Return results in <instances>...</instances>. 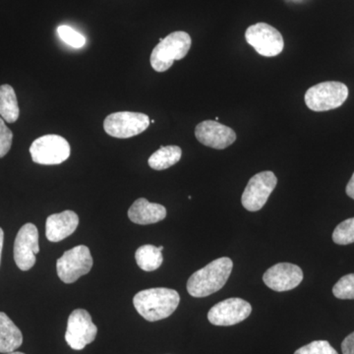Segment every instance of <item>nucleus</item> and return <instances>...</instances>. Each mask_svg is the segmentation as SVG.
Masks as SVG:
<instances>
[{"mask_svg":"<svg viewBox=\"0 0 354 354\" xmlns=\"http://www.w3.org/2000/svg\"><path fill=\"white\" fill-rule=\"evenodd\" d=\"M346 194L348 195V197H351V199L354 200V172L353 176H351V180L348 185H346Z\"/></svg>","mask_w":354,"mask_h":354,"instance_id":"obj_27","label":"nucleus"},{"mask_svg":"<svg viewBox=\"0 0 354 354\" xmlns=\"http://www.w3.org/2000/svg\"><path fill=\"white\" fill-rule=\"evenodd\" d=\"M92 267V255L90 249L85 245L70 249L57 262L58 277L65 283H75L77 279L87 274Z\"/></svg>","mask_w":354,"mask_h":354,"instance_id":"obj_7","label":"nucleus"},{"mask_svg":"<svg viewBox=\"0 0 354 354\" xmlns=\"http://www.w3.org/2000/svg\"><path fill=\"white\" fill-rule=\"evenodd\" d=\"M183 150L178 146L160 147L148 160V164L155 171H164L180 160Z\"/></svg>","mask_w":354,"mask_h":354,"instance_id":"obj_20","label":"nucleus"},{"mask_svg":"<svg viewBox=\"0 0 354 354\" xmlns=\"http://www.w3.org/2000/svg\"><path fill=\"white\" fill-rule=\"evenodd\" d=\"M23 344L19 328L3 312H0V353H10Z\"/></svg>","mask_w":354,"mask_h":354,"instance_id":"obj_17","label":"nucleus"},{"mask_svg":"<svg viewBox=\"0 0 354 354\" xmlns=\"http://www.w3.org/2000/svg\"><path fill=\"white\" fill-rule=\"evenodd\" d=\"M348 97V86L335 81H328L308 88L305 94V104L311 111L321 113L339 108Z\"/></svg>","mask_w":354,"mask_h":354,"instance_id":"obj_4","label":"nucleus"},{"mask_svg":"<svg viewBox=\"0 0 354 354\" xmlns=\"http://www.w3.org/2000/svg\"><path fill=\"white\" fill-rule=\"evenodd\" d=\"M342 354H354V332L348 335L342 344Z\"/></svg>","mask_w":354,"mask_h":354,"instance_id":"obj_26","label":"nucleus"},{"mask_svg":"<svg viewBox=\"0 0 354 354\" xmlns=\"http://www.w3.org/2000/svg\"><path fill=\"white\" fill-rule=\"evenodd\" d=\"M39 252V232L34 223H26L20 228L14 242V260L21 271H29L36 264Z\"/></svg>","mask_w":354,"mask_h":354,"instance_id":"obj_11","label":"nucleus"},{"mask_svg":"<svg viewBox=\"0 0 354 354\" xmlns=\"http://www.w3.org/2000/svg\"><path fill=\"white\" fill-rule=\"evenodd\" d=\"M234 268L232 259L221 257L198 270L187 281L191 297H207L221 290L230 279Z\"/></svg>","mask_w":354,"mask_h":354,"instance_id":"obj_2","label":"nucleus"},{"mask_svg":"<svg viewBox=\"0 0 354 354\" xmlns=\"http://www.w3.org/2000/svg\"><path fill=\"white\" fill-rule=\"evenodd\" d=\"M179 302L178 292L165 288L142 290L133 298L137 312L149 322L169 318L178 307Z\"/></svg>","mask_w":354,"mask_h":354,"instance_id":"obj_1","label":"nucleus"},{"mask_svg":"<svg viewBox=\"0 0 354 354\" xmlns=\"http://www.w3.org/2000/svg\"><path fill=\"white\" fill-rule=\"evenodd\" d=\"M150 123V118L145 113L118 111L106 116L104 129L114 138L127 139L145 131Z\"/></svg>","mask_w":354,"mask_h":354,"instance_id":"obj_6","label":"nucleus"},{"mask_svg":"<svg viewBox=\"0 0 354 354\" xmlns=\"http://www.w3.org/2000/svg\"><path fill=\"white\" fill-rule=\"evenodd\" d=\"M20 115L15 91L10 85L0 86V116L7 123H14Z\"/></svg>","mask_w":354,"mask_h":354,"instance_id":"obj_19","label":"nucleus"},{"mask_svg":"<svg viewBox=\"0 0 354 354\" xmlns=\"http://www.w3.org/2000/svg\"><path fill=\"white\" fill-rule=\"evenodd\" d=\"M167 209L162 205L151 203L145 198H139L133 203L128 211V218L137 225H152L164 220Z\"/></svg>","mask_w":354,"mask_h":354,"instance_id":"obj_16","label":"nucleus"},{"mask_svg":"<svg viewBox=\"0 0 354 354\" xmlns=\"http://www.w3.org/2000/svg\"><path fill=\"white\" fill-rule=\"evenodd\" d=\"M278 178L272 171H262L251 177L241 197L242 206L249 212L260 211L276 188Z\"/></svg>","mask_w":354,"mask_h":354,"instance_id":"obj_10","label":"nucleus"},{"mask_svg":"<svg viewBox=\"0 0 354 354\" xmlns=\"http://www.w3.org/2000/svg\"><path fill=\"white\" fill-rule=\"evenodd\" d=\"M97 334V326L85 309H76L69 315L65 341L72 349L82 351L95 341Z\"/></svg>","mask_w":354,"mask_h":354,"instance_id":"obj_9","label":"nucleus"},{"mask_svg":"<svg viewBox=\"0 0 354 354\" xmlns=\"http://www.w3.org/2000/svg\"><path fill=\"white\" fill-rule=\"evenodd\" d=\"M79 225L75 212L64 211L46 218V235L50 242H59L73 234Z\"/></svg>","mask_w":354,"mask_h":354,"instance_id":"obj_15","label":"nucleus"},{"mask_svg":"<svg viewBox=\"0 0 354 354\" xmlns=\"http://www.w3.org/2000/svg\"><path fill=\"white\" fill-rule=\"evenodd\" d=\"M195 136L203 145L216 150H225L236 141L234 130L216 120L199 123L195 128Z\"/></svg>","mask_w":354,"mask_h":354,"instance_id":"obj_14","label":"nucleus"},{"mask_svg":"<svg viewBox=\"0 0 354 354\" xmlns=\"http://www.w3.org/2000/svg\"><path fill=\"white\" fill-rule=\"evenodd\" d=\"M304 281V272L291 263H279L266 271L263 281L268 288L278 292L297 288Z\"/></svg>","mask_w":354,"mask_h":354,"instance_id":"obj_13","label":"nucleus"},{"mask_svg":"<svg viewBox=\"0 0 354 354\" xmlns=\"http://www.w3.org/2000/svg\"><path fill=\"white\" fill-rule=\"evenodd\" d=\"M13 133L0 116V158L6 157L12 146Z\"/></svg>","mask_w":354,"mask_h":354,"instance_id":"obj_25","label":"nucleus"},{"mask_svg":"<svg viewBox=\"0 0 354 354\" xmlns=\"http://www.w3.org/2000/svg\"><path fill=\"white\" fill-rule=\"evenodd\" d=\"M58 36L65 44L73 46L75 48H80L85 46L86 39L80 32L68 27V26H59L57 29Z\"/></svg>","mask_w":354,"mask_h":354,"instance_id":"obj_23","label":"nucleus"},{"mask_svg":"<svg viewBox=\"0 0 354 354\" xmlns=\"http://www.w3.org/2000/svg\"><path fill=\"white\" fill-rule=\"evenodd\" d=\"M295 354H339L330 342L327 341H314L302 346Z\"/></svg>","mask_w":354,"mask_h":354,"instance_id":"obj_24","label":"nucleus"},{"mask_svg":"<svg viewBox=\"0 0 354 354\" xmlns=\"http://www.w3.org/2000/svg\"><path fill=\"white\" fill-rule=\"evenodd\" d=\"M162 250H164V246L157 247L151 244L140 247L135 253L137 265L143 271H156L164 262Z\"/></svg>","mask_w":354,"mask_h":354,"instance_id":"obj_18","label":"nucleus"},{"mask_svg":"<svg viewBox=\"0 0 354 354\" xmlns=\"http://www.w3.org/2000/svg\"><path fill=\"white\" fill-rule=\"evenodd\" d=\"M6 354H25V353H18V351H13V353H6Z\"/></svg>","mask_w":354,"mask_h":354,"instance_id":"obj_29","label":"nucleus"},{"mask_svg":"<svg viewBox=\"0 0 354 354\" xmlns=\"http://www.w3.org/2000/svg\"><path fill=\"white\" fill-rule=\"evenodd\" d=\"M333 241L339 245L354 243V218L342 221L335 228Z\"/></svg>","mask_w":354,"mask_h":354,"instance_id":"obj_21","label":"nucleus"},{"mask_svg":"<svg viewBox=\"0 0 354 354\" xmlns=\"http://www.w3.org/2000/svg\"><path fill=\"white\" fill-rule=\"evenodd\" d=\"M32 162L44 165H60L70 157L68 141L59 135L48 134L35 140L30 147Z\"/></svg>","mask_w":354,"mask_h":354,"instance_id":"obj_5","label":"nucleus"},{"mask_svg":"<svg viewBox=\"0 0 354 354\" xmlns=\"http://www.w3.org/2000/svg\"><path fill=\"white\" fill-rule=\"evenodd\" d=\"M333 293L339 299H354V274L342 277L333 288Z\"/></svg>","mask_w":354,"mask_h":354,"instance_id":"obj_22","label":"nucleus"},{"mask_svg":"<svg viewBox=\"0 0 354 354\" xmlns=\"http://www.w3.org/2000/svg\"><path fill=\"white\" fill-rule=\"evenodd\" d=\"M4 232L0 227V263H1L2 248H3Z\"/></svg>","mask_w":354,"mask_h":354,"instance_id":"obj_28","label":"nucleus"},{"mask_svg":"<svg viewBox=\"0 0 354 354\" xmlns=\"http://www.w3.org/2000/svg\"><path fill=\"white\" fill-rule=\"evenodd\" d=\"M252 306L241 298H227L209 309V322L215 326L236 325L250 316Z\"/></svg>","mask_w":354,"mask_h":354,"instance_id":"obj_12","label":"nucleus"},{"mask_svg":"<svg viewBox=\"0 0 354 354\" xmlns=\"http://www.w3.org/2000/svg\"><path fill=\"white\" fill-rule=\"evenodd\" d=\"M192 39L189 34L183 31L171 32L155 46L150 62L153 69L157 72L167 71L176 60H180L190 50Z\"/></svg>","mask_w":354,"mask_h":354,"instance_id":"obj_3","label":"nucleus"},{"mask_svg":"<svg viewBox=\"0 0 354 354\" xmlns=\"http://www.w3.org/2000/svg\"><path fill=\"white\" fill-rule=\"evenodd\" d=\"M245 39L247 43L253 46L254 50L262 57H277L285 48V41L281 32L267 23H257L250 26L246 30Z\"/></svg>","mask_w":354,"mask_h":354,"instance_id":"obj_8","label":"nucleus"}]
</instances>
